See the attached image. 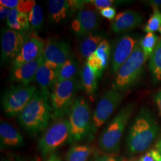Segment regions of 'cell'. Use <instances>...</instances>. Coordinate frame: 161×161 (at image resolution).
<instances>
[{
  "instance_id": "cell-1",
  "label": "cell",
  "mask_w": 161,
  "mask_h": 161,
  "mask_svg": "<svg viewBox=\"0 0 161 161\" xmlns=\"http://www.w3.org/2000/svg\"><path fill=\"white\" fill-rule=\"evenodd\" d=\"M160 131V125L153 114L147 108H142L128 130L126 140L128 152L135 155L148 149Z\"/></svg>"
},
{
  "instance_id": "cell-2",
  "label": "cell",
  "mask_w": 161,
  "mask_h": 161,
  "mask_svg": "<svg viewBox=\"0 0 161 161\" xmlns=\"http://www.w3.org/2000/svg\"><path fill=\"white\" fill-rule=\"evenodd\" d=\"M50 97L41 90H37L17 116L19 124L29 135L36 136L48 128L53 117Z\"/></svg>"
},
{
  "instance_id": "cell-3",
  "label": "cell",
  "mask_w": 161,
  "mask_h": 161,
  "mask_svg": "<svg viewBox=\"0 0 161 161\" xmlns=\"http://www.w3.org/2000/svg\"><path fill=\"white\" fill-rule=\"evenodd\" d=\"M136 104H127L121 109L109 123L98 139L100 149L107 154L119 152L121 139L134 112Z\"/></svg>"
},
{
  "instance_id": "cell-4",
  "label": "cell",
  "mask_w": 161,
  "mask_h": 161,
  "mask_svg": "<svg viewBox=\"0 0 161 161\" xmlns=\"http://www.w3.org/2000/svg\"><path fill=\"white\" fill-rule=\"evenodd\" d=\"M146 61L139 41L130 58L116 72L112 84V89L123 92L135 86L143 73Z\"/></svg>"
},
{
  "instance_id": "cell-5",
  "label": "cell",
  "mask_w": 161,
  "mask_h": 161,
  "mask_svg": "<svg viewBox=\"0 0 161 161\" xmlns=\"http://www.w3.org/2000/svg\"><path fill=\"white\" fill-rule=\"evenodd\" d=\"M69 114L70 137L68 143H74L90 134L92 121L88 102L82 97L75 98Z\"/></svg>"
},
{
  "instance_id": "cell-6",
  "label": "cell",
  "mask_w": 161,
  "mask_h": 161,
  "mask_svg": "<svg viewBox=\"0 0 161 161\" xmlns=\"http://www.w3.org/2000/svg\"><path fill=\"white\" fill-rule=\"evenodd\" d=\"M70 137L69 120L62 118L56 119L40 138L38 149L43 158L54 153L55 151L68 142Z\"/></svg>"
},
{
  "instance_id": "cell-7",
  "label": "cell",
  "mask_w": 161,
  "mask_h": 161,
  "mask_svg": "<svg viewBox=\"0 0 161 161\" xmlns=\"http://www.w3.org/2000/svg\"><path fill=\"white\" fill-rule=\"evenodd\" d=\"M78 90V82L75 79L56 82L50 94L53 118H64L69 113L75 100Z\"/></svg>"
},
{
  "instance_id": "cell-8",
  "label": "cell",
  "mask_w": 161,
  "mask_h": 161,
  "mask_svg": "<svg viewBox=\"0 0 161 161\" xmlns=\"http://www.w3.org/2000/svg\"><path fill=\"white\" fill-rule=\"evenodd\" d=\"M37 92L35 85L18 84L12 86L2 96L1 106L7 116H19Z\"/></svg>"
},
{
  "instance_id": "cell-9",
  "label": "cell",
  "mask_w": 161,
  "mask_h": 161,
  "mask_svg": "<svg viewBox=\"0 0 161 161\" xmlns=\"http://www.w3.org/2000/svg\"><path fill=\"white\" fill-rule=\"evenodd\" d=\"M124 98L122 92L110 90L105 92L98 102L93 112L90 134L92 136L109 118Z\"/></svg>"
},
{
  "instance_id": "cell-10",
  "label": "cell",
  "mask_w": 161,
  "mask_h": 161,
  "mask_svg": "<svg viewBox=\"0 0 161 161\" xmlns=\"http://www.w3.org/2000/svg\"><path fill=\"white\" fill-rule=\"evenodd\" d=\"M28 38V35L9 28L1 30V64L16 58Z\"/></svg>"
},
{
  "instance_id": "cell-11",
  "label": "cell",
  "mask_w": 161,
  "mask_h": 161,
  "mask_svg": "<svg viewBox=\"0 0 161 161\" xmlns=\"http://www.w3.org/2000/svg\"><path fill=\"white\" fill-rule=\"evenodd\" d=\"M45 42L40 37L33 32L28 35L19 53L13 60V66L16 68L40 58L42 55Z\"/></svg>"
},
{
  "instance_id": "cell-12",
  "label": "cell",
  "mask_w": 161,
  "mask_h": 161,
  "mask_svg": "<svg viewBox=\"0 0 161 161\" xmlns=\"http://www.w3.org/2000/svg\"><path fill=\"white\" fill-rule=\"evenodd\" d=\"M100 22L97 10L92 6H86L77 13L71 23V28L78 36L96 31Z\"/></svg>"
},
{
  "instance_id": "cell-13",
  "label": "cell",
  "mask_w": 161,
  "mask_h": 161,
  "mask_svg": "<svg viewBox=\"0 0 161 161\" xmlns=\"http://www.w3.org/2000/svg\"><path fill=\"white\" fill-rule=\"evenodd\" d=\"M138 41L130 35L122 36L115 41L111 55V69L114 74L130 58Z\"/></svg>"
},
{
  "instance_id": "cell-14",
  "label": "cell",
  "mask_w": 161,
  "mask_h": 161,
  "mask_svg": "<svg viewBox=\"0 0 161 161\" xmlns=\"http://www.w3.org/2000/svg\"><path fill=\"white\" fill-rule=\"evenodd\" d=\"M70 46L64 40L48 39L45 42L42 56L45 60L57 64L59 68L70 57Z\"/></svg>"
},
{
  "instance_id": "cell-15",
  "label": "cell",
  "mask_w": 161,
  "mask_h": 161,
  "mask_svg": "<svg viewBox=\"0 0 161 161\" xmlns=\"http://www.w3.org/2000/svg\"><path fill=\"white\" fill-rule=\"evenodd\" d=\"M143 17L138 12L127 10L119 13L111 22L110 28L115 34H122L136 29L143 22Z\"/></svg>"
},
{
  "instance_id": "cell-16",
  "label": "cell",
  "mask_w": 161,
  "mask_h": 161,
  "mask_svg": "<svg viewBox=\"0 0 161 161\" xmlns=\"http://www.w3.org/2000/svg\"><path fill=\"white\" fill-rule=\"evenodd\" d=\"M24 143L23 136L8 122L0 123V147L1 149L17 148Z\"/></svg>"
},
{
  "instance_id": "cell-17",
  "label": "cell",
  "mask_w": 161,
  "mask_h": 161,
  "mask_svg": "<svg viewBox=\"0 0 161 161\" xmlns=\"http://www.w3.org/2000/svg\"><path fill=\"white\" fill-rule=\"evenodd\" d=\"M42 59L40 58L19 66L13 68L10 74V80L23 85H29L35 80L36 72Z\"/></svg>"
},
{
  "instance_id": "cell-18",
  "label": "cell",
  "mask_w": 161,
  "mask_h": 161,
  "mask_svg": "<svg viewBox=\"0 0 161 161\" xmlns=\"http://www.w3.org/2000/svg\"><path fill=\"white\" fill-rule=\"evenodd\" d=\"M110 46L109 41L104 38L94 53L88 58L86 64L97 71L100 78L106 68L110 56Z\"/></svg>"
},
{
  "instance_id": "cell-19",
  "label": "cell",
  "mask_w": 161,
  "mask_h": 161,
  "mask_svg": "<svg viewBox=\"0 0 161 161\" xmlns=\"http://www.w3.org/2000/svg\"><path fill=\"white\" fill-rule=\"evenodd\" d=\"M58 73L57 70L48 67L44 63V58L36 72L35 80L40 88L42 92L50 97V89L52 90L57 81Z\"/></svg>"
},
{
  "instance_id": "cell-20",
  "label": "cell",
  "mask_w": 161,
  "mask_h": 161,
  "mask_svg": "<svg viewBox=\"0 0 161 161\" xmlns=\"http://www.w3.org/2000/svg\"><path fill=\"white\" fill-rule=\"evenodd\" d=\"M103 39V34L96 31L78 36L77 48L80 56L88 59Z\"/></svg>"
},
{
  "instance_id": "cell-21",
  "label": "cell",
  "mask_w": 161,
  "mask_h": 161,
  "mask_svg": "<svg viewBox=\"0 0 161 161\" xmlns=\"http://www.w3.org/2000/svg\"><path fill=\"white\" fill-rule=\"evenodd\" d=\"M48 8L50 22L56 24L64 22L72 14L68 1L50 0Z\"/></svg>"
},
{
  "instance_id": "cell-22",
  "label": "cell",
  "mask_w": 161,
  "mask_h": 161,
  "mask_svg": "<svg viewBox=\"0 0 161 161\" xmlns=\"http://www.w3.org/2000/svg\"><path fill=\"white\" fill-rule=\"evenodd\" d=\"M80 82L86 94L92 97L97 87L98 79L100 78L97 71L86 64L80 72Z\"/></svg>"
},
{
  "instance_id": "cell-23",
  "label": "cell",
  "mask_w": 161,
  "mask_h": 161,
  "mask_svg": "<svg viewBox=\"0 0 161 161\" xmlns=\"http://www.w3.org/2000/svg\"><path fill=\"white\" fill-rule=\"evenodd\" d=\"M6 21L8 28L13 30L25 32L30 27L28 14L19 12L16 8L11 9Z\"/></svg>"
},
{
  "instance_id": "cell-24",
  "label": "cell",
  "mask_w": 161,
  "mask_h": 161,
  "mask_svg": "<svg viewBox=\"0 0 161 161\" xmlns=\"http://www.w3.org/2000/svg\"><path fill=\"white\" fill-rule=\"evenodd\" d=\"M149 68L153 82L161 81V38L150 57Z\"/></svg>"
},
{
  "instance_id": "cell-25",
  "label": "cell",
  "mask_w": 161,
  "mask_h": 161,
  "mask_svg": "<svg viewBox=\"0 0 161 161\" xmlns=\"http://www.w3.org/2000/svg\"><path fill=\"white\" fill-rule=\"evenodd\" d=\"M92 152V147L86 144L74 145L66 153V161H88Z\"/></svg>"
},
{
  "instance_id": "cell-26",
  "label": "cell",
  "mask_w": 161,
  "mask_h": 161,
  "mask_svg": "<svg viewBox=\"0 0 161 161\" xmlns=\"http://www.w3.org/2000/svg\"><path fill=\"white\" fill-rule=\"evenodd\" d=\"M78 70V64L76 60L70 56L59 69L57 81L75 79Z\"/></svg>"
},
{
  "instance_id": "cell-27",
  "label": "cell",
  "mask_w": 161,
  "mask_h": 161,
  "mask_svg": "<svg viewBox=\"0 0 161 161\" xmlns=\"http://www.w3.org/2000/svg\"><path fill=\"white\" fill-rule=\"evenodd\" d=\"M36 2L34 0H1V6L10 9L16 8L19 12L29 14L34 7Z\"/></svg>"
},
{
  "instance_id": "cell-28",
  "label": "cell",
  "mask_w": 161,
  "mask_h": 161,
  "mask_svg": "<svg viewBox=\"0 0 161 161\" xmlns=\"http://www.w3.org/2000/svg\"><path fill=\"white\" fill-rule=\"evenodd\" d=\"M159 38L153 33H147L140 41L146 60L150 57L158 42Z\"/></svg>"
},
{
  "instance_id": "cell-29",
  "label": "cell",
  "mask_w": 161,
  "mask_h": 161,
  "mask_svg": "<svg viewBox=\"0 0 161 161\" xmlns=\"http://www.w3.org/2000/svg\"><path fill=\"white\" fill-rule=\"evenodd\" d=\"M28 15L30 27L34 30L40 29L44 22V14L41 7L36 3Z\"/></svg>"
},
{
  "instance_id": "cell-30",
  "label": "cell",
  "mask_w": 161,
  "mask_h": 161,
  "mask_svg": "<svg viewBox=\"0 0 161 161\" xmlns=\"http://www.w3.org/2000/svg\"><path fill=\"white\" fill-rule=\"evenodd\" d=\"M153 14L144 27V31L147 33L159 31L161 25V12L157 8H153Z\"/></svg>"
},
{
  "instance_id": "cell-31",
  "label": "cell",
  "mask_w": 161,
  "mask_h": 161,
  "mask_svg": "<svg viewBox=\"0 0 161 161\" xmlns=\"http://www.w3.org/2000/svg\"><path fill=\"white\" fill-rule=\"evenodd\" d=\"M86 4L96 9L97 10H101L103 8L118 6L120 4H126L128 3L127 1H116V0H89L86 1Z\"/></svg>"
},
{
  "instance_id": "cell-32",
  "label": "cell",
  "mask_w": 161,
  "mask_h": 161,
  "mask_svg": "<svg viewBox=\"0 0 161 161\" xmlns=\"http://www.w3.org/2000/svg\"><path fill=\"white\" fill-rule=\"evenodd\" d=\"M139 161H161V153L152 147L140 157Z\"/></svg>"
},
{
  "instance_id": "cell-33",
  "label": "cell",
  "mask_w": 161,
  "mask_h": 161,
  "mask_svg": "<svg viewBox=\"0 0 161 161\" xmlns=\"http://www.w3.org/2000/svg\"><path fill=\"white\" fill-rule=\"evenodd\" d=\"M69 6L70 7L72 13L79 12L86 7V1H78V0H70L68 1Z\"/></svg>"
},
{
  "instance_id": "cell-34",
  "label": "cell",
  "mask_w": 161,
  "mask_h": 161,
  "mask_svg": "<svg viewBox=\"0 0 161 161\" xmlns=\"http://www.w3.org/2000/svg\"><path fill=\"white\" fill-rule=\"evenodd\" d=\"M100 13L102 17H104L110 21H112L116 16V11L114 7H107L101 10Z\"/></svg>"
},
{
  "instance_id": "cell-35",
  "label": "cell",
  "mask_w": 161,
  "mask_h": 161,
  "mask_svg": "<svg viewBox=\"0 0 161 161\" xmlns=\"http://www.w3.org/2000/svg\"><path fill=\"white\" fill-rule=\"evenodd\" d=\"M92 161H124L123 158L110 154L97 155Z\"/></svg>"
},
{
  "instance_id": "cell-36",
  "label": "cell",
  "mask_w": 161,
  "mask_h": 161,
  "mask_svg": "<svg viewBox=\"0 0 161 161\" xmlns=\"http://www.w3.org/2000/svg\"><path fill=\"white\" fill-rule=\"evenodd\" d=\"M11 9L4 6H0V18L1 20L7 19L10 15Z\"/></svg>"
},
{
  "instance_id": "cell-37",
  "label": "cell",
  "mask_w": 161,
  "mask_h": 161,
  "mask_svg": "<svg viewBox=\"0 0 161 161\" xmlns=\"http://www.w3.org/2000/svg\"><path fill=\"white\" fill-rule=\"evenodd\" d=\"M153 99L155 102L156 104L158 107L159 114L161 116V90L156 92L153 96Z\"/></svg>"
},
{
  "instance_id": "cell-38",
  "label": "cell",
  "mask_w": 161,
  "mask_h": 161,
  "mask_svg": "<svg viewBox=\"0 0 161 161\" xmlns=\"http://www.w3.org/2000/svg\"><path fill=\"white\" fill-rule=\"evenodd\" d=\"M152 8H161V0H152L147 2Z\"/></svg>"
},
{
  "instance_id": "cell-39",
  "label": "cell",
  "mask_w": 161,
  "mask_h": 161,
  "mask_svg": "<svg viewBox=\"0 0 161 161\" xmlns=\"http://www.w3.org/2000/svg\"><path fill=\"white\" fill-rule=\"evenodd\" d=\"M153 147L154 149H155L156 150H157L158 152H159L161 153V137L156 142V143L153 145Z\"/></svg>"
},
{
  "instance_id": "cell-40",
  "label": "cell",
  "mask_w": 161,
  "mask_h": 161,
  "mask_svg": "<svg viewBox=\"0 0 161 161\" xmlns=\"http://www.w3.org/2000/svg\"><path fill=\"white\" fill-rule=\"evenodd\" d=\"M46 161H62L58 156L57 154L56 153H53L50 156V157L48 158V159H47Z\"/></svg>"
},
{
  "instance_id": "cell-41",
  "label": "cell",
  "mask_w": 161,
  "mask_h": 161,
  "mask_svg": "<svg viewBox=\"0 0 161 161\" xmlns=\"http://www.w3.org/2000/svg\"><path fill=\"white\" fill-rule=\"evenodd\" d=\"M24 161L21 160V159H16V158H13V159H4L3 161Z\"/></svg>"
},
{
  "instance_id": "cell-42",
  "label": "cell",
  "mask_w": 161,
  "mask_h": 161,
  "mask_svg": "<svg viewBox=\"0 0 161 161\" xmlns=\"http://www.w3.org/2000/svg\"><path fill=\"white\" fill-rule=\"evenodd\" d=\"M127 161H139V159H137L136 158H132V159H130L129 160H127Z\"/></svg>"
},
{
  "instance_id": "cell-43",
  "label": "cell",
  "mask_w": 161,
  "mask_h": 161,
  "mask_svg": "<svg viewBox=\"0 0 161 161\" xmlns=\"http://www.w3.org/2000/svg\"><path fill=\"white\" fill-rule=\"evenodd\" d=\"M159 32H160V34L161 35V26H160V28H159Z\"/></svg>"
}]
</instances>
